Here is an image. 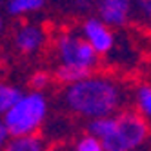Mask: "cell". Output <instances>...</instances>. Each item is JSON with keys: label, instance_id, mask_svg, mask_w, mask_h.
<instances>
[{"label": "cell", "instance_id": "1", "mask_svg": "<svg viewBox=\"0 0 151 151\" xmlns=\"http://www.w3.org/2000/svg\"><path fill=\"white\" fill-rule=\"evenodd\" d=\"M60 100L68 113L89 122L122 111L127 91L116 78L93 73L82 80L64 86Z\"/></svg>", "mask_w": 151, "mask_h": 151}, {"label": "cell", "instance_id": "2", "mask_svg": "<svg viewBox=\"0 0 151 151\" xmlns=\"http://www.w3.org/2000/svg\"><path fill=\"white\" fill-rule=\"evenodd\" d=\"M86 133L99 138L104 151H137L147 144L151 126L137 111L122 109L111 116L89 120Z\"/></svg>", "mask_w": 151, "mask_h": 151}, {"label": "cell", "instance_id": "3", "mask_svg": "<svg viewBox=\"0 0 151 151\" xmlns=\"http://www.w3.org/2000/svg\"><path fill=\"white\" fill-rule=\"evenodd\" d=\"M55 73L53 78L64 86L96 73L100 57L82 38L78 31H64L55 38Z\"/></svg>", "mask_w": 151, "mask_h": 151}, {"label": "cell", "instance_id": "4", "mask_svg": "<svg viewBox=\"0 0 151 151\" xmlns=\"http://www.w3.org/2000/svg\"><path fill=\"white\" fill-rule=\"evenodd\" d=\"M49 116V100L46 93L24 91L22 96L7 109L2 116V122L9 137H27L37 135Z\"/></svg>", "mask_w": 151, "mask_h": 151}, {"label": "cell", "instance_id": "5", "mask_svg": "<svg viewBox=\"0 0 151 151\" xmlns=\"http://www.w3.org/2000/svg\"><path fill=\"white\" fill-rule=\"evenodd\" d=\"M82 38L91 46V49L96 53L99 57L109 55L115 49V33L109 26H106L100 18L96 17H88L82 22L80 31Z\"/></svg>", "mask_w": 151, "mask_h": 151}, {"label": "cell", "instance_id": "6", "mask_svg": "<svg viewBox=\"0 0 151 151\" xmlns=\"http://www.w3.org/2000/svg\"><path fill=\"white\" fill-rule=\"evenodd\" d=\"M47 42V33L46 29L38 24L31 22H22L13 33V46L18 53L26 57H33L37 53L44 49Z\"/></svg>", "mask_w": 151, "mask_h": 151}, {"label": "cell", "instance_id": "7", "mask_svg": "<svg viewBox=\"0 0 151 151\" xmlns=\"http://www.w3.org/2000/svg\"><path fill=\"white\" fill-rule=\"evenodd\" d=\"M96 18L106 26L124 27L131 20V0H96Z\"/></svg>", "mask_w": 151, "mask_h": 151}, {"label": "cell", "instance_id": "8", "mask_svg": "<svg viewBox=\"0 0 151 151\" xmlns=\"http://www.w3.org/2000/svg\"><path fill=\"white\" fill-rule=\"evenodd\" d=\"M49 144L40 133L27 137H9L4 151H47Z\"/></svg>", "mask_w": 151, "mask_h": 151}, {"label": "cell", "instance_id": "9", "mask_svg": "<svg viewBox=\"0 0 151 151\" xmlns=\"http://www.w3.org/2000/svg\"><path fill=\"white\" fill-rule=\"evenodd\" d=\"M46 4L47 0H7L6 11L9 17H26L42 11Z\"/></svg>", "mask_w": 151, "mask_h": 151}, {"label": "cell", "instance_id": "10", "mask_svg": "<svg viewBox=\"0 0 151 151\" xmlns=\"http://www.w3.org/2000/svg\"><path fill=\"white\" fill-rule=\"evenodd\" d=\"M133 99L137 106L135 111L151 126V84H140L133 93Z\"/></svg>", "mask_w": 151, "mask_h": 151}, {"label": "cell", "instance_id": "11", "mask_svg": "<svg viewBox=\"0 0 151 151\" xmlns=\"http://www.w3.org/2000/svg\"><path fill=\"white\" fill-rule=\"evenodd\" d=\"M22 89L15 84L9 82H2L0 80V116H2L7 109H11L13 104L22 96Z\"/></svg>", "mask_w": 151, "mask_h": 151}, {"label": "cell", "instance_id": "12", "mask_svg": "<svg viewBox=\"0 0 151 151\" xmlns=\"http://www.w3.org/2000/svg\"><path fill=\"white\" fill-rule=\"evenodd\" d=\"M131 18L151 26V0H131Z\"/></svg>", "mask_w": 151, "mask_h": 151}, {"label": "cell", "instance_id": "13", "mask_svg": "<svg viewBox=\"0 0 151 151\" xmlns=\"http://www.w3.org/2000/svg\"><path fill=\"white\" fill-rule=\"evenodd\" d=\"M71 151H104L99 138L91 137L89 133H82L77 137V140L69 146Z\"/></svg>", "mask_w": 151, "mask_h": 151}, {"label": "cell", "instance_id": "14", "mask_svg": "<svg viewBox=\"0 0 151 151\" xmlns=\"http://www.w3.org/2000/svg\"><path fill=\"white\" fill-rule=\"evenodd\" d=\"M53 75L47 73V71H37L31 75V78H29V88L31 91H38V93H44L49 86L53 84Z\"/></svg>", "mask_w": 151, "mask_h": 151}, {"label": "cell", "instance_id": "15", "mask_svg": "<svg viewBox=\"0 0 151 151\" xmlns=\"http://www.w3.org/2000/svg\"><path fill=\"white\" fill-rule=\"evenodd\" d=\"M7 140H9V133H7V129H6V126L2 122V118H0V149H4Z\"/></svg>", "mask_w": 151, "mask_h": 151}, {"label": "cell", "instance_id": "16", "mask_svg": "<svg viewBox=\"0 0 151 151\" xmlns=\"http://www.w3.org/2000/svg\"><path fill=\"white\" fill-rule=\"evenodd\" d=\"M75 6L78 7V11H88L93 6V0H75Z\"/></svg>", "mask_w": 151, "mask_h": 151}, {"label": "cell", "instance_id": "17", "mask_svg": "<svg viewBox=\"0 0 151 151\" xmlns=\"http://www.w3.org/2000/svg\"><path fill=\"white\" fill-rule=\"evenodd\" d=\"M47 151H71V149H69V146H66V144H57V146H49Z\"/></svg>", "mask_w": 151, "mask_h": 151}, {"label": "cell", "instance_id": "18", "mask_svg": "<svg viewBox=\"0 0 151 151\" xmlns=\"http://www.w3.org/2000/svg\"><path fill=\"white\" fill-rule=\"evenodd\" d=\"M2 31H4V20H2V17H0V35H2Z\"/></svg>", "mask_w": 151, "mask_h": 151}, {"label": "cell", "instance_id": "19", "mask_svg": "<svg viewBox=\"0 0 151 151\" xmlns=\"http://www.w3.org/2000/svg\"><path fill=\"white\" fill-rule=\"evenodd\" d=\"M137 151H149V149H146V147H142V149H137Z\"/></svg>", "mask_w": 151, "mask_h": 151}]
</instances>
